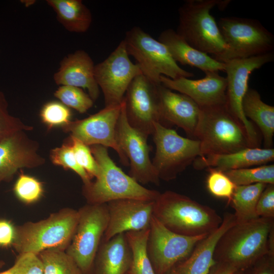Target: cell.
<instances>
[{"label": "cell", "mask_w": 274, "mask_h": 274, "mask_svg": "<svg viewBox=\"0 0 274 274\" xmlns=\"http://www.w3.org/2000/svg\"><path fill=\"white\" fill-rule=\"evenodd\" d=\"M128 123L123 99L116 127L117 143L129 161V176L140 184L159 185L160 179L150 158L147 138Z\"/></svg>", "instance_id": "obj_15"}, {"label": "cell", "mask_w": 274, "mask_h": 274, "mask_svg": "<svg viewBox=\"0 0 274 274\" xmlns=\"http://www.w3.org/2000/svg\"><path fill=\"white\" fill-rule=\"evenodd\" d=\"M141 74L121 41L107 58L94 66L95 79L103 93L105 107L121 104L130 84Z\"/></svg>", "instance_id": "obj_13"}, {"label": "cell", "mask_w": 274, "mask_h": 274, "mask_svg": "<svg viewBox=\"0 0 274 274\" xmlns=\"http://www.w3.org/2000/svg\"><path fill=\"white\" fill-rule=\"evenodd\" d=\"M207 236H187L176 233L153 216L147 252L155 274H166L186 259L197 243Z\"/></svg>", "instance_id": "obj_12"}, {"label": "cell", "mask_w": 274, "mask_h": 274, "mask_svg": "<svg viewBox=\"0 0 274 274\" xmlns=\"http://www.w3.org/2000/svg\"><path fill=\"white\" fill-rule=\"evenodd\" d=\"M236 186L255 183L274 184V165L264 164L254 167L224 172Z\"/></svg>", "instance_id": "obj_31"}, {"label": "cell", "mask_w": 274, "mask_h": 274, "mask_svg": "<svg viewBox=\"0 0 274 274\" xmlns=\"http://www.w3.org/2000/svg\"><path fill=\"white\" fill-rule=\"evenodd\" d=\"M5 265V262L3 260H0V270Z\"/></svg>", "instance_id": "obj_46"}, {"label": "cell", "mask_w": 274, "mask_h": 274, "mask_svg": "<svg viewBox=\"0 0 274 274\" xmlns=\"http://www.w3.org/2000/svg\"><path fill=\"white\" fill-rule=\"evenodd\" d=\"M256 212L258 217L274 219V184H267L262 192Z\"/></svg>", "instance_id": "obj_40"}, {"label": "cell", "mask_w": 274, "mask_h": 274, "mask_svg": "<svg viewBox=\"0 0 274 274\" xmlns=\"http://www.w3.org/2000/svg\"><path fill=\"white\" fill-rule=\"evenodd\" d=\"M99 172L95 180L83 186V194L89 204H104L125 199L155 201L160 194L149 189L124 173L110 157L108 148L89 146Z\"/></svg>", "instance_id": "obj_3"}, {"label": "cell", "mask_w": 274, "mask_h": 274, "mask_svg": "<svg viewBox=\"0 0 274 274\" xmlns=\"http://www.w3.org/2000/svg\"><path fill=\"white\" fill-rule=\"evenodd\" d=\"M220 226L199 241L190 255L175 267L176 274H208L215 263V250L218 241L230 227L236 223L233 213L224 214Z\"/></svg>", "instance_id": "obj_22"}, {"label": "cell", "mask_w": 274, "mask_h": 274, "mask_svg": "<svg viewBox=\"0 0 274 274\" xmlns=\"http://www.w3.org/2000/svg\"><path fill=\"white\" fill-rule=\"evenodd\" d=\"M274 160V149L248 147L231 153L198 157L193 162L196 169L213 168L223 172L267 164Z\"/></svg>", "instance_id": "obj_23"}, {"label": "cell", "mask_w": 274, "mask_h": 274, "mask_svg": "<svg viewBox=\"0 0 274 274\" xmlns=\"http://www.w3.org/2000/svg\"><path fill=\"white\" fill-rule=\"evenodd\" d=\"M159 85L141 74L132 81L124 97L129 124L147 136L152 134L154 124L161 123Z\"/></svg>", "instance_id": "obj_16"}, {"label": "cell", "mask_w": 274, "mask_h": 274, "mask_svg": "<svg viewBox=\"0 0 274 274\" xmlns=\"http://www.w3.org/2000/svg\"><path fill=\"white\" fill-rule=\"evenodd\" d=\"M32 129V126L10 114L7 100L4 93L0 90V141L16 131H27Z\"/></svg>", "instance_id": "obj_37"}, {"label": "cell", "mask_w": 274, "mask_h": 274, "mask_svg": "<svg viewBox=\"0 0 274 274\" xmlns=\"http://www.w3.org/2000/svg\"><path fill=\"white\" fill-rule=\"evenodd\" d=\"M209 174L207 179V187L214 196L227 200L230 202L236 185L223 171L208 168Z\"/></svg>", "instance_id": "obj_36"}, {"label": "cell", "mask_w": 274, "mask_h": 274, "mask_svg": "<svg viewBox=\"0 0 274 274\" xmlns=\"http://www.w3.org/2000/svg\"><path fill=\"white\" fill-rule=\"evenodd\" d=\"M154 201L120 199L107 203L108 224L103 241L129 231L149 228L153 216Z\"/></svg>", "instance_id": "obj_18"}, {"label": "cell", "mask_w": 274, "mask_h": 274, "mask_svg": "<svg viewBox=\"0 0 274 274\" xmlns=\"http://www.w3.org/2000/svg\"><path fill=\"white\" fill-rule=\"evenodd\" d=\"M42 122L48 129L54 127L61 128L71 120L72 113L67 107L61 102L51 101L45 104L40 111Z\"/></svg>", "instance_id": "obj_35"}, {"label": "cell", "mask_w": 274, "mask_h": 274, "mask_svg": "<svg viewBox=\"0 0 274 274\" xmlns=\"http://www.w3.org/2000/svg\"><path fill=\"white\" fill-rule=\"evenodd\" d=\"M68 141L71 144L78 164L86 171L91 179L96 178L99 168L90 147L72 136Z\"/></svg>", "instance_id": "obj_38"}, {"label": "cell", "mask_w": 274, "mask_h": 274, "mask_svg": "<svg viewBox=\"0 0 274 274\" xmlns=\"http://www.w3.org/2000/svg\"><path fill=\"white\" fill-rule=\"evenodd\" d=\"M267 184L255 183L236 186L228 204L234 211L236 223L250 221L259 218L256 212L259 198Z\"/></svg>", "instance_id": "obj_28"}, {"label": "cell", "mask_w": 274, "mask_h": 274, "mask_svg": "<svg viewBox=\"0 0 274 274\" xmlns=\"http://www.w3.org/2000/svg\"><path fill=\"white\" fill-rule=\"evenodd\" d=\"M52 162L62 166L65 169H71L81 179L84 185L90 183L91 179L86 171L78 164L71 144L68 141L60 147L52 149L50 153Z\"/></svg>", "instance_id": "obj_32"}, {"label": "cell", "mask_w": 274, "mask_h": 274, "mask_svg": "<svg viewBox=\"0 0 274 274\" xmlns=\"http://www.w3.org/2000/svg\"><path fill=\"white\" fill-rule=\"evenodd\" d=\"M38 255L43 264L44 274H83L65 251L48 250Z\"/></svg>", "instance_id": "obj_30"}, {"label": "cell", "mask_w": 274, "mask_h": 274, "mask_svg": "<svg viewBox=\"0 0 274 274\" xmlns=\"http://www.w3.org/2000/svg\"><path fill=\"white\" fill-rule=\"evenodd\" d=\"M268 254L274 255V219L259 217L226 231L217 243L214 259L244 271Z\"/></svg>", "instance_id": "obj_1"}, {"label": "cell", "mask_w": 274, "mask_h": 274, "mask_svg": "<svg viewBox=\"0 0 274 274\" xmlns=\"http://www.w3.org/2000/svg\"><path fill=\"white\" fill-rule=\"evenodd\" d=\"M149 228L125 233L131 251V261L127 274H155L147 252Z\"/></svg>", "instance_id": "obj_29"}, {"label": "cell", "mask_w": 274, "mask_h": 274, "mask_svg": "<svg viewBox=\"0 0 274 274\" xmlns=\"http://www.w3.org/2000/svg\"><path fill=\"white\" fill-rule=\"evenodd\" d=\"M230 1L186 0L179 8L177 33L193 48L214 55L217 59L227 51L226 44L211 10L227 7Z\"/></svg>", "instance_id": "obj_5"}, {"label": "cell", "mask_w": 274, "mask_h": 274, "mask_svg": "<svg viewBox=\"0 0 274 274\" xmlns=\"http://www.w3.org/2000/svg\"><path fill=\"white\" fill-rule=\"evenodd\" d=\"M46 2L56 13L58 21L67 30L83 33L89 28L92 14L81 0H47Z\"/></svg>", "instance_id": "obj_27"}, {"label": "cell", "mask_w": 274, "mask_h": 274, "mask_svg": "<svg viewBox=\"0 0 274 274\" xmlns=\"http://www.w3.org/2000/svg\"><path fill=\"white\" fill-rule=\"evenodd\" d=\"M26 131H18L0 141V184L11 180L19 169L44 165L45 158L39 153L38 142Z\"/></svg>", "instance_id": "obj_17"}, {"label": "cell", "mask_w": 274, "mask_h": 274, "mask_svg": "<svg viewBox=\"0 0 274 274\" xmlns=\"http://www.w3.org/2000/svg\"><path fill=\"white\" fill-rule=\"evenodd\" d=\"M13 191L17 198L23 203L31 204L43 196V183L35 177L24 174L22 170L16 180Z\"/></svg>", "instance_id": "obj_34"}, {"label": "cell", "mask_w": 274, "mask_h": 274, "mask_svg": "<svg viewBox=\"0 0 274 274\" xmlns=\"http://www.w3.org/2000/svg\"><path fill=\"white\" fill-rule=\"evenodd\" d=\"M153 216L169 230L187 236L208 235L223 219L213 208L170 190L154 201Z\"/></svg>", "instance_id": "obj_2"}, {"label": "cell", "mask_w": 274, "mask_h": 274, "mask_svg": "<svg viewBox=\"0 0 274 274\" xmlns=\"http://www.w3.org/2000/svg\"><path fill=\"white\" fill-rule=\"evenodd\" d=\"M54 96L68 108L80 113H85L93 105V101L89 94L77 87L60 86L54 92Z\"/></svg>", "instance_id": "obj_33"}, {"label": "cell", "mask_w": 274, "mask_h": 274, "mask_svg": "<svg viewBox=\"0 0 274 274\" xmlns=\"http://www.w3.org/2000/svg\"><path fill=\"white\" fill-rule=\"evenodd\" d=\"M194 136L200 143L199 157L231 153L251 147L245 127L226 103L200 107Z\"/></svg>", "instance_id": "obj_4"}, {"label": "cell", "mask_w": 274, "mask_h": 274, "mask_svg": "<svg viewBox=\"0 0 274 274\" xmlns=\"http://www.w3.org/2000/svg\"><path fill=\"white\" fill-rule=\"evenodd\" d=\"M94 64L89 55L78 50L65 56L60 62L53 79L57 85L71 86L87 90L95 101L99 94V87L94 76Z\"/></svg>", "instance_id": "obj_21"}, {"label": "cell", "mask_w": 274, "mask_h": 274, "mask_svg": "<svg viewBox=\"0 0 274 274\" xmlns=\"http://www.w3.org/2000/svg\"><path fill=\"white\" fill-rule=\"evenodd\" d=\"M16 235V226L10 220L0 219V247H13Z\"/></svg>", "instance_id": "obj_41"}, {"label": "cell", "mask_w": 274, "mask_h": 274, "mask_svg": "<svg viewBox=\"0 0 274 274\" xmlns=\"http://www.w3.org/2000/svg\"><path fill=\"white\" fill-rule=\"evenodd\" d=\"M131 257L125 233L102 241L95 259L93 274H127Z\"/></svg>", "instance_id": "obj_25"}, {"label": "cell", "mask_w": 274, "mask_h": 274, "mask_svg": "<svg viewBox=\"0 0 274 274\" xmlns=\"http://www.w3.org/2000/svg\"><path fill=\"white\" fill-rule=\"evenodd\" d=\"M16 268L14 264L9 268V269L0 272V274H16Z\"/></svg>", "instance_id": "obj_44"}, {"label": "cell", "mask_w": 274, "mask_h": 274, "mask_svg": "<svg viewBox=\"0 0 274 274\" xmlns=\"http://www.w3.org/2000/svg\"><path fill=\"white\" fill-rule=\"evenodd\" d=\"M152 135L156 151L152 162L160 180H174L200 156L198 140L183 137L160 123L154 124Z\"/></svg>", "instance_id": "obj_10"}, {"label": "cell", "mask_w": 274, "mask_h": 274, "mask_svg": "<svg viewBox=\"0 0 274 274\" xmlns=\"http://www.w3.org/2000/svg\"></svg>", "instance_id": "obj_48"}, {"label": "cell", "mask_w": 274, "mask_h": 274, "mask_svg": "<svg viewBox=\"0 0 274 274\" xmlns=\"http://www.w3.org/2000/svg\"><path fill=\"white\" fill-rule=\"evenodd\" d=\"M78 212V222L65 252L83 274H93L95 259L108 224L107 203H87Z\"/></svg>", "instance_id": "obj_9"}, {"label": "cell", "mask_w": 274, "mask_h": 274, "mask_svg": "<svg viewBox=\"0 0 274 274\" xmlns=\"http://www.w3.org/2000/svg\"><path fill=\"white\" fill-rule=\"evenodd\" d=\"M244 272L245 274H274V255H264Z\"/></svg>", "instance_id": "obj_42"}, {"label": "cell", "mask_w": 274, "mask_h": 274, "mask_svg": "<svg viewBox=\"0 0 274 274\" xmlns=\"http://www.w3.org/2000/svg\"><path fill=\"white\" fill-rule=\"evenodd\" d=\"M160 81L167 88L188 96L200 108L226 103V79L219 72H206L204 78L197 80L161 76Z\"/></svg>", "instance_id": "obj_19"}, {"label": "cell", "mask_w": 274, "mask_h": 274, "mask_svg": "<svg viewBox=\"0 0 274 274\" xmlns=\"http://www.w3.org/2000/svg\"><path fill=\"white\" fill-rule=\"evenodd\" d=\"M217 24L228 50L217 60L224 63L273 52L274 37L258 20L224 17Z\"/></svg>", "instance_id": "obj_8"}, {"label": "cell", "mask_w": 274, "mask_h": 274, "mask_svg": "<svg viewBox=\"0 0 274 274\" xmlns=\"http://www.w3.org/2000/svg\"><path fill=\"white\" fill-rule=\"evenodd\" d=\"M79 216L78 210L66 208L45 219L16 226L13 247L19 254H39L48 250L65 251L75 233Z\"/></svg>", "instance_id": "obj_6"}, {"label": "cell", "mask_w": 274, "mask_h": 274, "mask_svg": "<svg viewBox=\"0 0 274 274\" xmlns=\"http://www.w3.org/2000/svg\"><path fill=\"white\" fill-rule=\"evenodd\" d=\"M233 274H245L243 270H236Z\"/></svg>", "instance_id": "obj_47"}, {"label": "cell", "mask_w": 274, "mask_h": 274, "mask_svg": "<svg viewBox=\"0 0 274 274\" xmlns=\"http://www.w3.org/2000/svg\"><path fill=\"white\" fill-rule=\"evenodd\" d=\"M159 110L162 125H176L189 136H194L200 107L191 98L173 91L160 84L158 86Z\"/></svg>", "instance_id": "obj_20"}, {"label": "cell", "mask_w": 274, "mask_h": 274, "mask_svg": "<svg viewBox=\"0 0 274 274\" xmlns=\"http://www.w3.org/2000/svg\"><path fill=\"white\" fill-rule=\"evenodd\" d=\"M273 52L246 58L235 59L224 63L226 74V105L231 113L245 128L251 147H259L258 133L251 121L245 116L242 101L248 88L250 75L255 70L273 61Z\"/></svg>", "instance_id": "obj_11"}, {"label": "cell", "mask_w": 274, "mask_h": 274, "mask_svg": "<svg viewBox=\"0 0 274 274\" xmlns=\"http://www.w3.org/2000/svg\"><path fill=\"white\" fill-rule=\"evenodd\" d=\"M166 274H176L174 267L168 271Z\"/></svg>", "instance_id": "obj_45"}, {"label": "cell", "mask_w": 274, "mask_h": 274, "mask_svg": "<svg viewBox=\"0 0 274 274\" xmlns=\"http://www.w3.org/2000/svg\"><path fill=\"white\" fill-rule=\"evenodd\" d=\"M236 269L229 264L216 262L208 274H233Z\"/></svg>", "instance_id": "obj_43"}, {"label": "cell", "mask_w": 274, "mask_h": 274, "mask_svg": "<svg viewBox=\"0 0 274 274\" xmlns=\"http://www.w3.org/2000/svg\"><path fill=\"white\" fill-rule=\"evenodd\" d=\"M158 41L167 49L173 59L178 63L196 67L204 73L224 71V63L190 46L176 31L168 28L161 32Z\"/></svg>", "instance_id": "obj_24"}, {"label": "cell", "mask_w": 274, "mask_h": 274, "mask_svg": "<svg viewBox=\"0 0 274 274\" xmlns=\"http://www.w3.org/2000/svg\"><path fill=\"white\" fill-rule=\"evenodd\" d=\"M123 40L128 55L134 58L142 74L152 83L161 84V76L172 79L194 76L179 66L162 43L141 27H133Z\"/></svg>", "instance_id": "obj_7"}, {"label": "cell", "mask_w": 274, "mask_h": 274, "mask_svg": "<svg viewBox=\"0 0 274 274\" xmlns=\"http://www.w3.org/2000/svg\"><path fill=\"white\" fill-rule=\"evenodd\" d=\"M123 101L120 105L105 107L86 118L71 120L61 128L64 132L69 133L70 136L88 146L101 145L113 149L118 154L121 163L127 166L129 161L120 148L116 139V127Z\"/></svg>", "instance_id": "obj_14"}, {"label": "cell", "mask_w": 274, "mask_h": 274, "mask_svg": "<svg viewBox=\"0 0 274 274\" xmlns=\"http://www.w3.org/2000/svg\"><path fill=\"white\" fill-rule=\"evenodd\" d=\"M14 264L16 268V274H44L43 264L38 254H19Z\"/></svg>", "instance_id": "obj_39"}, {"label": "cell", "mask_w": 274, "mask_h": 274, "mask_svg": "<svg viewBox=\"0 0 274 274\" xmlns=\"http://www.w3.org/2000/svg\"><path fill=\"white\" fill-rule=\"evenodd\" d=\"M242 109L245 117L255 123L260 130L264 148H271L274 135V107L264 102L256 90L249 88L242 101Z\"/></svg>", "instance_id": "obj_26"}]
</instances>
